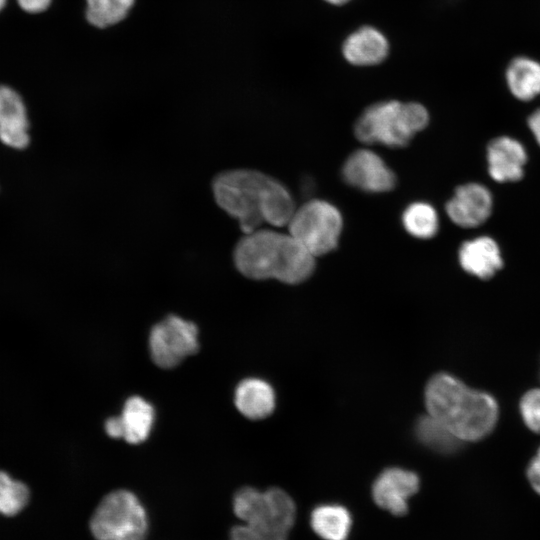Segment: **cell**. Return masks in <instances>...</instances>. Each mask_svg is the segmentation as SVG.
<instances>
[{
    "label": "cell",
    "instance_id": "cell-7",
    "mask_svg": "<svg viewBox=\"0 0 540 540\" xmlns=\"http://www.w3.org/2000/svg\"><path fill=\"white\" fill-rule=\"evenodd\" d=\"M287 225L289 234L316 257L336 248L342 217L330 203L312 200L295 210Z\"/></svg>",
    "mask_w": 540,
    "mask_h": 540
},
{
    "label": "cell",
    "instance_id": "cell-6",
    "mask_svg": "<svg viewBox=\"0 0 540 540\" xmlns=\"http://www.w3.org/2000/svg\"><path fill=\"white\" fill-rule=\"evenodd\" d=\"M148 527L146 509L138 497L126 489L105 495L89 522L96 540H145Z\"/></svg>",
    "mask_w": 540,
    "mask_h": 540
},
{
    "label": "cell",
    "instance_id": "cell-28",
    "mask_svg": "<svg viewBox=\"0 0 540 540\" xmlns=\"http://www.w3.org/2000/svg\"><path fill=\"white\" fill-rule=\"evenodd\" d=\"M326 2L332 4V5H343L347 2H349L350 0H325Z\"/></svg>",
    "mask_w": 540,
    "mask_h": 540
},
{
    "label": "cell",
    "instance_id": "cell-25",
    "mask_svg": "<svg viewBox=\"0 0 540 540\" xmlns=\"http://www.w3.org/2000/svg\"><path fill=\"white\" fill-rule=\"evenodd\" d=\"M526 474L530 485L540 495V448L529 463Z\"/></svg>",
    "mask_w": 540,
    "mask_h": 540
},
{
    "label": "cell",
    "instance_id": "cell-5",
    "mask_svg": "<svg viewBox=\"0 0 540 540\" xmlns=\"http://www.w3.org/2000/svg\"><path fill=\"white\" fill-rule=\"evenodd\" d=\"M428 121V111L419 103L384 101L363 112L355 125V134L367 144L403 147L427 126Z\"/></svg>",
    "mask_w": 540,
    "mask_h": 540
},
{
    "label": "cell",
    "instance_id": "cell-1",
    "mask_svg": "<svg viewBox=\"0 0 540 540\" xmlns=\"http://www.w3.org/2000/svg\"><path fill=\"white\" fill-rule=\"evenodd\" d=\"M216 204L238 221L244 234L263 223L287 225L295 208L291 195L277 180L257 170L230 169L211 182Z\"/></svg>",
    "mask_w": 540,
    "mask_h": 540
},
{
    "label": "cell",
    "instance_id": "cell-17",
    "mask_svg": "<svg viewBox=\"0 0 540 540\" xmlns=\"http://www.w3.org/2000/svg\"><path fill=\"white\" fill-rule=\"evenodd\" d=\"M505 81L516 99H535L540 95V61L525 55L514 57L506 67Z\"/></svg>",
    "mask_w": 540,
    "mask_h": 540
},
{
    "label": "cell",
    "instance_id": "cell-21",
    "mask_svg": "<svg viewBox=\"0 0 540 540\" xmlns=\"http://www.w3.org/2000/svg\"><path fill=\"white\" fill-rule=\"evenodd\" d=\"M403 225L412 236L429 239L438 231V215L428 203L416 202L411 204L403 213Z\"/></svg>",
    "mask_w": 540,
    "mask_h": 540
},
{
    "label": "cell",
    "instance_id": "cell-9",
    "mask_svg": "<svg viewBox=\"0 0 540 540\" xmlns=\"http://www.w3.org/2000/svg\"><path fill=\"white\" fill-rule=\"evenodd\" d=\"M342 173L348 184L367 192H386L395 186L394 173L370 150L360 149L352 153Z\"/></svg>",
    "mask_w": 540,
    "mask_h": 540
},
{
    "label": "cell",
    "instance_id": "cell-3",
    "mask_svg": "<svg viewBox=\"0 0 540 540\" xmlns=\"http://www.w3.org/2000/svg\"><path fill=\"white\" fill-rule=\"evenodd\" d=\"M232 256L236 269L255 280L296 284L306 280L315 267V257L292 235L269 229L244 234Z\"/></svg>",
    "mask_w": 540,
    "mask_h": 540
},
{
    "label": "cell",
    "instance_id": "cell-15",
    "mask_svg": "<svg viewBox=\"0 0 540 540\" xmlns=\"http://www.w3.org/2000/svg\"><path fill=\"white\" fill-rule=\"evenodd\" d=\"M458 256L461 267L482 280L493 277L503 266L500 248L496 241L488 236L465 241Z\"/></svg>",
    "mask_w": 540,
    "mask_h": 540
},
{
    "label": "cell",
    "instance_id": "cell-20",
    "mask_svg": "<svg viewBox=\"0 0 540 540\" xmlns=\"http://www.w3.org/2000/svg\"><path fill=\"white\" fill-rule=\"evenodd\" d=\"M415 432L417 438L425 446L441 453L453 452L461 442L444 425L429 414L417 421Z\"/></svg>",
    "mask_w": 540,
    "mask_h": 540
},
{
    "label": "cell",
    "instance_id": "cell-23",
    "mask_svg": "<svg viewBox=\"0 0 540 540\" xmlns=\"http://www.w3.org/2000/svg\"><path fill=\"white\" fill-rule=\"evenodd\" d=\"M28 486L0 471V514L6 517L18 515L29 503Z\"/></svg>",
    "mask_w": 540,
    "mask_h": 540
},
{
    "label": "cell",
    "instance_id": "cell-12",
    "mask_svg": "<svg viewBox=\"0 0 540 540\" xmlns=\"http://www.w3.org/2000/svg\"><path fill=\"white\" fill-rule=\"evenodd\" d=\"M527 153L524 146L514 138L500 136L487 147V163L490 177L497 182H515L524 175Z\"/></svg>",
    "mask_w": 540,
    "mask_h": 540
},
{
    "label": "cell",
    "instance_id": "cell-16",
    "mask_svg": "<svg viewBox=\"0 0 540 540\" xmlns=\"http://www.w3.org/2000/svg\"><path fill=\"white\" fill-rule=\"evenodd\" d=\"M235 406L245 417L259 420L269 416L275 408V393L266 381L247 378L235 390Z\"/></svg>",
    "mask_w": 540,
    "mask_h": 540
},
{
    "label": "cell",
    "instance_id": "cell-24",
    "mask_svg": "<svg viewBox=\"0 0 540 540\" xmlns=\"http://www.w3.org/2000/svg\"><path fill=\"white\" fill-rule=\"evenodd\" d=\"M520 412L526 426L540 433V389L529 390L523 395Z\"/></svg>",
    "mask_w": 540,
    "mask_h": 540
},
{
    "label": "cell",
    "instance_id": "cell-19",
    "mask_svg": "<svg viewBox=\"0 0 540 540\" xmlns=\"http://www.w3.org/2000/svg\"><path fill=\"white\" fill-rule=\"evenodd\" d=\"M310 525L315 534L323 540H347L352 517L344 506L324 504L313 509Z\"/></svg>",
    "mask_w": 540,
    "mask_h": 540
},
{
    "label": "cell",
    "instance_id": "cell-11",
    "mask_svg": "<svg viewBox=\"0 0 540 540\" xmlns=\"http://www.w3.org/2000/svg\"><path fill=\"white\" fill-rule=\"evenodd\" d=\"M493 199L490 191L479 183L459 186L446 204L448 217L464 228L477 227L490 216Z\"/></svg>",
    "mask_w": 540,
    "mask_h": 540
},
{
    "label": "cell",
    "instance_id": "cell-27",
    "mask_svg": "<svg viewBox=\"0 0 540 540\" xmlns=\"http://www.w3.org/2000/svg\"><path fill=\"white\" fill-rule=\"evenodd\" d=\"M528 126L540 146V108L529 116Z\"/></svg>",
    "mask_w": 540,
    "mask_h": 540
},
{
    "label": "cell",
    "instance_id": "cell-18",
    "mask_svg": "<svg viewBox=\"0 0 540 540\" xmlns=\"http://www.w3.org/2000/svg\"><path fill=\"white\" fill-rule=\"evenodd\" d=\"M122 439L130 444L145 441L152 429L155 411L153 406L140 396L128 398L118 415Z\"/></svg>",
    "mask_w": 540,
    "mask_h": 540
},
{
    "label": "cell",
    "instance_id": "cell-10",
    "mask_svg": "<svg viewBox=\"0 0 540 540\" xmlns=\"http://www.w3.org/2000/svg\"><path fill=\"white\" fill-rule=\"evenodd\" d=\"M419 490V477L412 471L388 468L374 481L375 503L395 516L408 512V500Z\"/></svg>",
    "mask_w": 540,
    "mask_h": 540
},
{
    "label": "cell",
    "instance_id": "cell-13",
    "mask_svg": "<svg viewBox=\"0 0 540 540\" xmlns=\"http://www.w3.org/2000/svg\"><path fill=\"white\" fill-rule=\"evenodd\" d=\"M29 122L21 96L11 87L0 85V140L15 149L29 143Z\"/></svg>",
    "mask_w": 540,
    "mask_h": 540
},
{
    "label": "cell",
    "instance_id": "cell-14",
    "mask_svg": "<svg viewBox=\"0 0 540 540\" xmlns=\"http://www.w3.org/2000/svg\"><path fill=\"white\" fill-rule=\"evenodd\" d=\"M389 53L386 36L377 28L363 26L344 40L342 54L346 61L356 66L380 64Z\"/></svg>",
    "mask_w": 540,
    "mask_h": 540
},
{
    "label": "cell",
    "instance_id": "cell-4",
    "mask_svg": "<svg viewBox=\"0 0 540 540\" xmlns=\"http://www.w3.org/2000/svg\"><path fill=\"white\" fill-rule=\"evenodd\" d=\"M232 508L242 523L232 527L230 540H287L296 517L294 501L280 488L243 487Z\"/></svg>",
    "mask_w": 540,
    "mask_h": 540
},
{
    "label": "cell",
    "instance_id": "cell-26",
    "mask_svg": "<svg viewBox=\"0 0 540 540\" xmlns=\"http://www.w3.org/2000/svg\"><path fill=\"white\" fill-rule=\"evenodd\" d=\"M22 10L27 13H41L51 4L52 0H16Z\"/></svg>",
    "mask_w": 540,
    "mask_h": 540
},
{
    "label": "cell",
    "instance_id": "cell-2",
    "mask_svg": "<svg viewBox=\"0 0 540 540\" xmlns=\"http://www.w3.org/2000/svg\"><path fill=\"white\" fill-rule=\"evenodd\" d=\"M425 404L428 414L460 441L483 439L498 420V405L491 395L471 389L446 373L436 374L429 380Z\"/></svg>",
    "mask_w": 540,
    "mask_h": 540
},
{
    "label": "cell",
    "instance_id": "cell-29",
    "mask_svg": "<svg viewBox=\"0 0 540 540\" xmlns=\"http://www.w3.org/2000/svg\"><path fill=\"white\" fill-rule=\"evenodd\" d=\"M8 0H0V12L5 8Z\"/></svg>",
    "mask_w": 540,
    "mask_h": 540
},
{
    "label": "cell",
    "instance_id": "cell-8",
    "mask_svg": "<svg viewBox=\"0 0 540 540\" xmlns=\"http://www.w3.org/2000/svg\"><path fill=\"white\" fill-rule=\"evenodd\" d=\"M148 343L151 359L158 367L174 368L198 351V328L191 321L168 315L151 328Z\"/></svg>",
    "mask_w": 540,
    "mask_h": 540
},
{
    "label": "cell",
    "instance_id": "cell-22",
    "mask_svg": "<svg viewBox=\"0 0 540 540\" xmlns=\"http://www.w3.org/2000/svg\"><path fill=\"white\" fill-rule=\"evenodd\" d=\"M86 18L98 28L118 23L126 17L134 0H86Z\"/></svg>",
    "mask_w": 540,
    "mask_h": 540
}]
</instances>
